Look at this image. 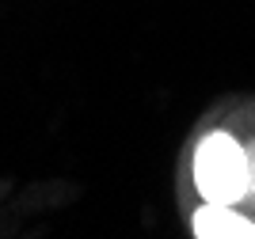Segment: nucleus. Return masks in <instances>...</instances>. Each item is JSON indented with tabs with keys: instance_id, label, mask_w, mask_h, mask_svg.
I'll use <instances>...</instances> for the list:
<instances>
[{
	"instance_id": "obj_2",
	"label": "nucleus",
	"mask_w": 255,
	"mask_h": 239,
	"mask_svg": "<svg viewBox=\"0 0 255 239\" xmlns=\"http://www.w3.org/2000/svg\"><path fill=\"white\" fill-rule=\"evenodd\" d=\"M194 232L198 236H210V239H255V224L248 217H240L236 209L229 205H210L194 217Z\"/></svg>"
},
{
	"instance_id": "obj_3",
	"label": "nucleus",
	"mask_w": 255,
	"mask_h": 239,
	"mask_svg": "<svg viewBox=\"0 0 255 239\" xmlns=\"http://www.w3.org/2000/svg\"><path fill=\"white\" fill-rule=\"evenodd\" d=\"M252 175H255V167H252Z\"/></svg>"
},
{
	"instance_id": "obj_1",
	"label": "nucleus",
	"mask_w": 255,
	"mask_h": 239,
	"mask_svg": "<svg viewBox=\"0 0 255 239\" xmlns=\"http://www.w3.org/2000/svg\"><path fill=\"white\" fill-rule=\"evenodd\" d=\"M194 175H198V190H202L210 201H236L244 198L248 182H252V163L240 152L233 137L213 133L198 145V156H194Z\"/></svg>"
}]
</instances>
